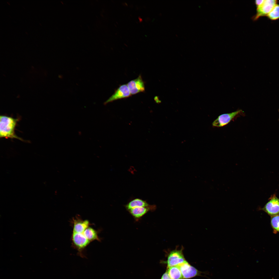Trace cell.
Here are the masks:
<instances>
[{
  "instance_id": "9",
  "label": "cell",
  "mask_w": 279,
  "mask_h": 279,
  "mask_svg": "<svg viewBox=\"0 0 279 279\" xmlns=\"http://www.w3.org/2000/svg\"><path fill=\"white\" fill-rule=\"evenodd\" d=\"M177 266L180 269L183 279L190 278L200 275L201 273L186 260Z\"/></svg>"
},
{
  "instance_id": "11",
  "label": "cell",
  "mask_w": 279,
  "mask_h": 279,
  "mask_svg": "<svg viewBox=\"0 0 279 279\" xmlns=\"http://www.w3.org/2000/svg\"><path fill=\"white\" fill-rule=\"evenodd\" d=\"M73 232L82 233L88 227L90 224L87 220H82L79 217H76L73 219Z\"/></svg>"
},
{
  "instance_id": "5",
  "label": "cell",
  "mask_w": 279,
  "mask_h": 279,
  "mask_svg": "<svg viewBox=\"0 0 279 279\" xmlns=\"http://www.w3.org/2000/svg\"><path fill=\"white\" fill-rule=\"evenodd\" d=\"M277 2L276 0H265L263 4L257 8L256 13L253 17L252 19L255 21L261 17L266 16Z\"/></svg>"
},
{
  "instance_id": "18",
  "label": "cell",
  "mask_w": 279,
  "mask_h": 279,
  "mask_svg": "<svg viewBox=\"0 0 279 279\" xmlns=\"http://www.w3.org/2000/svg\"><path fill=\"white\" fill-rule=\"evenodd\" d=\"M160 279H172L166 271L162 276Z\"/></svg>"
},
{
  "instance_id": "13",
  "label": "cell",
  "mask_w": 279,
  "mask_h": 279,
  "mask_svg": "<svg viewBox=\"0 0 279 279\" xmlns=\"http://www.w3.org/2000/svg\"><path fill=\"white\" fill-rule=\"evenodd\" d=\"M145 201L136 198L129 202L125 206L127 209L129 210L134 208L141 207H146L149 205Z\"/></svg>"
},
{
  "instance_id": "2",
  "label": "cell",
  "mask_w": 279,
  "mask_h": 279,
  "mask_svg": "<svg viewBox=\"0 0 279 279\" xmlns=\"http://www.w3.org/2000/svg\"><path fill=\"white\" fill-rule=\"evenodd\" d=\"M72 240L73 246L78 250V255L82 258H86L83 251L90 242L85 237L83 232L80 233L73 232Z\"/></svg>"
},
{
  "instance_id": "1",
  "label": "cell",
  "mask_w": 279,
  "mask_h": 279,
  "mask_svg": "<svg viewBox=\"0 0 279 279\" xmlns=\"http://www.w3.org/2000/svg\"><path fill=\"white\" fill-rule=\"evenodd\" d=\"M18 119L4 115L0 117V137L6 138H16L24 141L22 139L17 136L15 129Z\"/></svg>"
},
{
  "instance_id": "4",
  "label": "cell",
  "mask_w": 279,
  "mask_h": 279,
  "mask_svg": "<svg viewBox=\"0 0 279 279\" xmlns=\"http://www.w3.org/2000/svg\"><path fill=\"white\" fill-rule=\"evenodd\" d=\"M271 217L279 215V199L275 194L272 195L264 207L260 208Z\"/></svg>"
},
{
  "instance_id": "15",
  "label": "cell",
  "mask_w": 279,
  "mask_h": 279,
  "mask_svg": "<svg viewBox=\"0 0 279 279\" xmlns=\"http://www.w3.org/2000/svg\"><path fill=\"white\" fill-rule=\"evenodd\" d=\"M269 19L274 20L279 19V4H277L266 16Z\"/></svg>"
},
{
  "instance_id": "7",
  "label": "cell",
  "mask_w": 279,
  "mask_h": 279,
  "mask_svg": "<svg viewBox=\"0 0 279 279\" xmlns=\"http://www.w3.org/2000/svg\"><path fill=\"white\" fill-rule=\"evenodd\" d=\"M182 249H175L171 251L168 256L167 268L177 266L185 261Z\"/></svg>"
},
{
  "instance_id": "6",
  "label": "cell",
  "mask_w": 279,
  "mask_h": 279,
  "mask_svg": "<svg viewBox=\"0 0 279 279\" xmlns=\"http://www.w3.org/2000/svg\"><path fill=\"white\" fill-rule=\"evenodd\" d=\"M131 95L127 84L120 85L114 94L104 103V104L106 105L114 101L128 98Z\"/></svg>"
},
{
  "instance_id": "12",
  "label": "cell",
  "mask_w": 279,
  "mask_h": 279,
  "mask_svg": "<svg viewBox=\"0 0 279 279\" xmlns=\"http://www.w3.org/2000/svg\"><path fill=\"white\" fill-rule=\"evenodd\" d=\"M83 233L86 238L90 242L95 240L100 241L97 231L91 227H89L87 228L83 232Z\"/></svg>"
},
{
  "instance_id": "17",
  "label": "cell",
  "mask_w": 279,
  "mask_h": 279,
  "mask_svg": "<svg viewBox=\"0 0 279 279\" xmlns=\"http://www.w3.org/2000/svg\"><path fill=\"white\" fill-rule=\"evenodd\" d=\"M264 0H257L255 1L257 8L260 6L263 3Z\"/></svg>"
},
{
  "instance_id": "19",
  "label": "cell",
  "mask_w": 279,
  "mask_h": 279,
  "mask_svg": "<svg viewBox=\"0 0 279 279\" xmlns=\"http://www.w3.org/2000/svg\"><path fill=\"white\" fill-rule=\"evenodd\" d=\"M155 100L156 101V102L157 103H160L161 102V101L160 100H159V99H158V98L157 97H156L155 98Z\"/></svg>"
},
{
  "instance_id": "14",
  "label": "cell",
  "mask_w": 279,
  "mask_h": 279,
  "mask_svg": "<svg viewBox=\"0 0 279 279\" xmlns=\"http://www.w3.org/2000/svg\"><path fill=\"white\" fill-rule=\"evenodd\" d=\"M166 271L172 279H183L180 270L177 266L168 267Z\"/></svg>"
},
{
  "instance_id": "8",
  "label": "cell",
  "mask_w": 279,
  "mask_h": 279,
  "mask_svg": "<svg viewBox=\"0 0 279 279\" xmlns=\"http://www.w3.org/2000/svg\"><path fill=\"white\" fill-rule=\"evenodd\" d=\"M127 84L131 95L145 91V82L141 75L137 78L130 81Z\"/></svg>"
},
{
  "instance_id": "3",
  "label": "cell",
  "mask_w": 279,
  "mask_h": 279,
  "mask_svg": "<svg viewBox=\"0 0 279 279\" xmlns=\"http://www.w3.org/2000/svg\"><path fill=\"white\" fill-rule=\"evenodd\" d=\"M244 111L241 110H237L229 113H224L219 115L212 122L213 126L221 127L228 124L240 115H244Z\"/></svg>"
},
{
  "instance_id": "16",
  "label": "cell",
  "mask_w": 279,
  "mask_h": 279,
  "mask_svg": "<svg viewBox=\"0 0 279 279\" xmlns=\"http://www.w3.org/2000/svg\"><path fill=\"white\" fill-rule=\"evenodd\" d=\"M270 224L273 233H279V215L271 217Z\"/></svg>"
},
{
  "instance_id": "20",
  "label": "cell",
  "mask_w": 279,
  "mask_h": 279,
  "mask_svg": "<svg viewBox=\"0 0 279 279\" xmlns=\"http://www.w3.org/2000/svg\"><path fill=\"white\" fill-rule=\"evenodd\" d=\"M278 120L279 121V119H278Z\"/></svg>"
},
{
  "instance_id": "10",
  "label": "cell",
  "mask_w": 279,
  "mask_h": 279,
  "mask_svg": "<svg viewBox=\"0 0 279 279\" xmlns=\"http://www.w3.org/2000/svg\"><path fill=\"white\" fill-rule=\"evenodd\" d=\"M156 208L155 205H149L146 207H135L128 211L130 214L136 220H139L149 211L154 210Z\"/></svg>"
}]
</instances>
